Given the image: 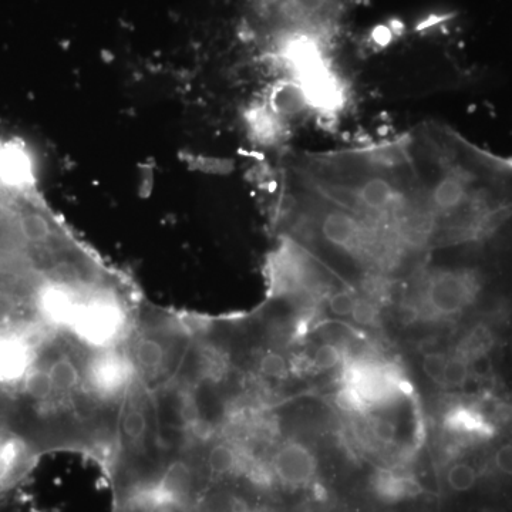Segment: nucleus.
<instances>
[{"instance_id":"f257e3e1","label":"nucleus","mask_w":512,"mask_h":512,"mask_svg":"<svg viewBox=\"0 0 512 512\" xmlns=\"http://www.w3.org/2000/svg\"><path fill=\"white\" fill-rule=\"evenodd\" d=\"M272 477L288 490H302L318 476V460L311 448L299 441H288L275 451L271 460Z\"/></svg>"},{"instance_id":"f03ea898","label":"nucleus","mask_w":512,"mask_h":512,"mask_svg":"<svg viewBox=\"0 0 512 512\" xmlns=\"http://www.w3.org/2000/svg\"><path fill=\"white\" fill-rule=\"evenodd\" d=\"M36 461L25 447L0 433V497L28 476Z\"/></svg>"},{"instance_id":"7ed1b4c3","label":"nucleus","mask_w":512,"mask_h":512,"mask_svg":"<svg viewBox=\"0 0 512 512\" xmlns=\"http://www.w3.org/2000/svg\"><path fill=\"white\" fill-rule=\"evenodd\" d=\"M355 306L356 296L348 289H340V291L330 293L328 308L333 315L339 316V318H348L355 311Z\"/></svg>"},{"instance_id":"20e7f679","label":"nucleus","mask_w":512,"mask_h":512,"mask_svg":"<svg viewBox=\"0 0 512 512\" xmlns=\"http://www.w3.org/2000/svg\"><path fill=\"white\" fill-rule=\"evenodd\" d=\"M448 359H450V355H446V353H430V355L424 356V373L437 386L443 387Z\"/></svg>"},{"instance_id":"39448f33","label":"nucleus","mask_w":512,"mask_h":512,"mask_svg":"<svg viewBox=\"0 0 512 512\" xmlns=\"http://www.w3.org/2000/svg\"><path fill=\"white\" fill-rule=\"evenodd\" d=\"M342 356V350L338 346L332 345V343H325V345L319 346L316 352L313 353L312 365L319 370H330L342 362Z\"/></svg>"},{"instance_id":"423d86ee","label":"nucleus","mask_w":512,"mask_h":512,"mask_svg":"<svg viewBox=\"0 0 512 512\" xmlns=\"http://www.w3.org/2000/svg\"><path fill=\"white\" fill-rule=\"evenodd\" d=\"M262 375L271 379H285L289 375L288 363L279 353H266L259 363Z\"/></svg>"},{"instance_id":"0eeeda50","label":"nucleus","mask_w":512,"mask_h":512,"mask_svg":"<svg viewBox=\"0 0 512 512\" xmlns=\"http://www.w3.org/2000/svg\"><path fill=\"white\" fill-rule=\"evenodd\" d=\"M338 403L346 412L362 413L369 409V404L365 402L355 387L345 384L338 394Z\"/></svg>"}]
</instances>
